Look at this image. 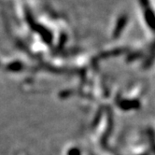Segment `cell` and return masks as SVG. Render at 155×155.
Segmentation results:
<instances>
[{
	"mask_svg": "<svg viewBox=\"0 0 155 155\" xmlns=\"http://www.w3.org/2000/svg\"><path fill=\"white\" fill-rule=\"evenodd\" d=\"M144 19L150 29L155 32V13L150 7L144 8Z\"/></svg>",
	"mask_w": 155,
	"mask_h": 155,
	"instance_id": "cell-1",
	"label": "cell"
},
{
	"mask_svg": "<svg viewBox=\"0 0 155 155\" xmlns=\"http://www.w3.org/2000/svg\"><path fill=\"white\" fill-rule=\"evenodd\" d=\"M138 1L140 3V6L143 8V9L150 7V0H138Z\"/></svg>",
	"mask_w": 155,
	"mask_h": 155,
	"instance_id": "cell-2",
	"label": "cell"
}]
</instances>
